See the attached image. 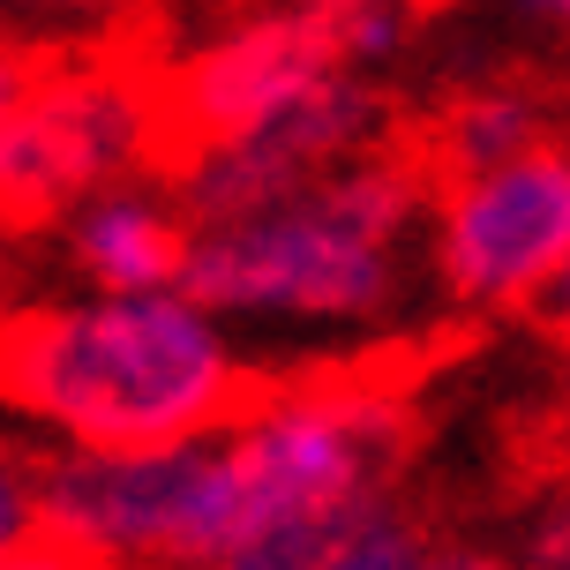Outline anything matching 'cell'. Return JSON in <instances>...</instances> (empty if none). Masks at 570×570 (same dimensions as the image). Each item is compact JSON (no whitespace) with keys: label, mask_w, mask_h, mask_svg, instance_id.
Masks as SVG:
<instances>
[{"label":"cell","mask_w":570,"mask_h":570,"mask_svg":"<svg viewBox=\"0 0 570 570\" xmlns=\"http://www.w3.org/2000/svg\"><path fill=\"white\" fill-rule=\"evenodd\" d=\"M256 391L263 375L180 285L30 301L0 331V405L46 428L60 451H150L226 435Z\"/></svg>","instance_id":"cell-1"},{"label":"cell","mask_w":570,"mask_h":570,"mask_svg":"<svg viewBox=\"0 0 570 570\" xmlns=\"http://www.w3.org/2000/svg\"><path fill=\"white\" fill-rule=\"evenodd\" d=\"M435 173L405 128L391 150L308 180L256 218L196 226L180 293L210 315H278V323H368L399 301L405 240L428 226Z\"/></svg>","instance_id":"cell-2"},{"label":"cell","mask_w":570,"mask_h":570,"mask_svg":"<svg viewBox=\"0 0 570 570\" xmlns=\"http://www.w3.org/2000/svg\"><path fill=\"white\" fill-rule=\"evenodd\" d=\"M233 451V556L240 548L323 525V518L391 495L413 451V405L399 383L361 368L338 375H278L256 405L226 428Z\"/></svg>","instance_id":"cell-3"},{"label":"cell","mask_w":570,"mask_h":570,"mask_svg":"<svg viewBox=\"0 0 570 570\" xmlns=\"http://www.w3.org/2000/svg\"><path fill=\"white\" fill-rule=\"evenodd\" d=\"M158 60L120 46L46 53L0 120V226H53L76 203L120 188L136 166L158 173Z\"/></svg>","instance_id":"cell-4"},{"label":"cell","mask_w":570,"mask_h":570,"mask_svg":"<svg viewBox=\"0 0 570 570\" xmlns=\"http://www.w3.org/2000/svg\"><path fill=\"white\" fill-rule=\"evenodd\" d=\"M233 525L240 511H233L226 435L46 458V533L114 570L226 563Z\"/></svg>","instance_id":"cell-5"},{"label":"cell","mask_w":570,"mask_h":570,"mask_svg":"<svg viewBox=\"0 0 570 570\" xmlns=\"http://www.w3.org/2000/svg\"><path fill=\"white\" fill-rule=\"evenodd\" d=\"M570 263V136L435 180L428 278L458 315H533Z\"/></svg>","instance_id":"cell-6"},{"label":"cell","mask_w":570,"mask_h":570,"mask_svg":"<svg viewBox=\"0 0 570 570\" xmlns=\"http://www.w3.org/2000/svg\"><path fill=\"white\" fill-rule=\"evenodd\" d=\"M331 76H345L338 30H331V8H308V0L248 8L240 23L203 38L188 60H158L150 68V90H158V180L180 158L210 150V142L248 136L256 120L308 98Z\"/></svg>","instance_id":"cell-7"},{"label":"cell","mask_w":570,"mask_h":570,"mask_svg":"<svg viewBox=\"0 0 570 570\" xmlns=\"http://www.w3.org/2000/svg\"><path fill=\"white\" fill-rule=\"evenodd\" d=\"M413 120L368 83V76H331V83H315L308 98H293L278 106L271 120H256L248 136L233 142H210L196 158H180L166 173L173 203L188 210V226H226V218H256L271 203L301 196L308 180L323 173L353 166V158H368V150H391Z\"/></svg>","instance_id":"cell-8"},{"label":"cell","mask_w":570,"mask_h":570,"mask_svg":"<svg viewBox=\"0 0 570 570\" xmlns=\"http://www.w3.org/2000/svg\"><path fill=\"white\" fill-rule=\"evenodd\" d=\"M60 233H68V263L90 278V293H173L188 271V240H196L173 188H136V180L76 203Z\"/></svg>","instance_id":"cell-9"},{"label":"cell","mask_w":570,"mask_h":570,"mask_svg":"<svg viewBox=\"0 0 570 570\" xmlns=\"http://www.w3.org/2000/svg\"><path fill=\"white\" fill-rule=\"evenodd\" d=\"M533 142H556V98L541 83H518V76H488V83L451 90L443 106H428L413 120V150L428 158L435 180H458V173L503 166Z\"/></svg>","instance_id":"cell-10"},{"label":"cell","mask_w":570,"mask_h":570,"mask_svg":"<svg viewBox=\"0 0 570 570\" xmlns=\"http://www.w3.org/2000/svg\"><path fill=\"white\" fill-rule=\"evenodd\" d=\"M435 548L443 541L428 533V518L391 488V495L353 503V511L323 518V525L271 533V541L240 548L226 563H248V570H435Z\"/></svg>","instance_id":"cell-11"},{"label":"cell","mask_w":570,"mask_h":570,"mask_svg":"<svg viewBox=\"0 0 570 570\" xmlns=\"http://www.w3.org/2000/svg\"><path fill=\"white\" fill-rule=\"evenodd\" d=\"M503 556H511V570H570V458L541 465V481L525 488Z\"/></svg>","instance_id":"cell-12"},{"label":"cell","mask_w":570,"mask_h":570,"mask_svg":"<svg viewBox=\"0 0 570 570\" xmlns=\"http://www.w3.org/2000/svg\"><path fill=\"white\" fill-rule=\"evenodd\" d=\"M413 23H421V0H345V8H331V30H338V53L353 76L399 60Z\"/></svg>","instance_id":"cell-13"},{"label":"cell","mask_w":570,"mask_h":570,"mask_svg":"<svg viewBox=\"0 0 570 570\" xmlns=\"http://www.w3.org/2000/svg\"><path fill=\"white\" fill-rule=\"evenodd\" d=\"M142 0H0V23H30V38H83V46H114L136 23Z\"/></svg>","instance_id":"cell-14"},{"label":"cell","mask_w":570,"mask_h":570,"mask_svg":"<svg viewBox=\"0 0 570 570\" xmlns=\"http://www.w3.org/2000/svg\"><path fill=\"white\" fill-rule=\"evenodd\" d=\"M46 533V451L0 435V556H16Z\"/></svg>","instance_id":"cell-15"},{"label":"cell","mask_w":570,"mask_h":570,"mask_svg":"<svg viewBox=\"0 0 570 570\" xmlns=\"http://www.w3.org/2000/svg\"><path fill=\"white\" fill-rule=\"evenodd\" d=\"M53 38H30V30H0V120L16 114V98L30 90V76L46 68Z\"/></svg>","instance_id":"cell-16"},{"label":"cell","mask_w":570,"mask_h":570,"mask_svg":"<svg viewBox=\"0 0 570 570\" xmlns=\"http://www.w3.org/2000/svg\"><path fill=\"white\" fill-rule=\"evenodd\" d=\"M0 570H114V563H98V556H83V548H68V541H53V533H38L30 548L0 556Z\"/></svg>","instance_id":"cell-17"},{"label":"cell","mask_w":570,"mask_h":570,"mask_svg":"<svg viewBox=\"0 0 570 570\" xmlns=\"http://www.w3.org/2000/svg\"><path fill=\"white\" fill-rule=\"evenodd\" d=\"M533 323H541L548 345H563V353H570V263L556 271V285H548L541 301H533Z\"/></svg>","instance_id":"cell-18"},{"label":"cell","mask_w":570,"mask_h":570,"mask_svg":"<svg viewBox=\"0 0 570 570\" xmlns=\"http://www.w3.org/2000/svg\"><path fill=\"white\" fill-rule=\"evenodd\" d=\"M435 570H511L503 548H473V541H443L435 548Z\"/></svg>","instance_id":"cell-19"},{"label":"cell","mask_w":570,"mask_h":570,"mask_svg":"<svg viewBox=\"0 0 570 570\" xmlns=\"http://www.w3.org/2000/svg\"><path fill=\"white\" fill-rule=\"evenodd\" d=\"M525 8H533V16H548V23H563V30H570V0H525Z\"/></svg>","instance_id":"cell-20"},{"label":"cell","mask_w":570,"mask_h":570,"mask_svg":"<svg viewBox=\"0 0 570 570\" xmlns=\"http://www.w3.org/2000/svg\"><path fill=\"white\" fill-rule=\"evenodd\" d=\"M180 570H248V563H180Z\"/></svg>","instance_id":"cell-21"},{"label":"cell","mask_w":570,"mask_h":570,"mask_svg":"<svg viewBox=\"0 0 570 570\" xmlns=\"http://www.w3.org/2000/svg\"><path fill=\"white\" fill-rule=\"evenodd\" d=\"M8 315H16V308H8V285H0V331H8Z\"/></svg>","instance_id":"cell-22"},{"label":"cell","mask_w":570,"mask_h":570,"mask_svg":"<svg viewBox=\"0 0 570 570\" xmlns=\"http://www.w3.org/2000/svg\"><path fill=\"white\" fill-rule=\"evenodd\" d=\"M563 399H570V353H563Z\"/></svg>","instance_id":"cell-23"},{"label":"cell","mask_w":570,"mask_h":570,"mask_svg":"<svg viewBox=\"0 0 570 570\" xmlns=\"http://www.w3.org/2000/svg\"><path fill=\"white\" fill-rule=\"evenodd\" d=\"M308 8H345V0H308Z\"/></svg>","instance_id":"cell-24"}]
</instances>
